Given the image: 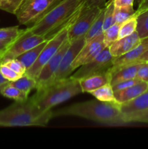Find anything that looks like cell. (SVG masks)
<instances>
[{
	"label": "cell",
	"mask_w": 148,
	"mask_h": 149,
	"mask_svg": "<svg viewBox=\"0 0 148 149\" xmlns=\"http://www.w3.org/2000/svg\"><path fill=\"white\" fill-rule=\"evenodd\" d=\"M141 42L142 39L139 37L137 32L135 31L129 36L117 39L108 47L113 58H118L137 47Z\"/></svg>",
	"instance_id": "obj_13"
},
{
	"label": "cell",
	"mask_w": 148,
	"mask_h": 149,
	"mask_svg": "<svg viewBox=\"0 0 148 149\" xmlns=\"http://www.w3.org/2000/svg\"><path fill=\"white\" fill-rule=\"evenodd\" d=\"M104 6L102 9L101 12L99 15L96 17L94 21L91 24V27L89 29L88 32L85 36L86 42L91 40L94 38L102 34L104 30H103V23H104Z\"/></svg>",
	"instance_id": "obj_21"
},
{
	"label": "cell",
	"mask_w": 148,
	"mask_h": 149,
	"mask_svg": "<svg viewBox=\"0 0 148 149\" xmlns=\"http://www.w3.org/2000/svg\"><path fill=\"white\" fill-rule=\"evenodd\" d=\"M102 7H91L81 10L79 15L75 18L68 29V39L70 42L85 36L96 17L99 15Z\"/></svg>",
	"instance_id": "obj_10"
},
{
	"label": "cell",
	"mask_w": 148,
	"mask_h": 149,
	"mask_svg": "<svg viewBox=\"0 0 148 149\" xmlns=\"http://www.w3.org/2000/svg\"><path fill=\"white\" fill-rule=\"evenodd\" d=\"M136 32L142 39L148 37V8L136 13Z\"/></svg>",
	"instance_id": "obj_24"
},
{
	"label": "cell",
	"mask_w": 148,
	"mask_h": 149,
	"mask_svg": "<svg viewBox=\"0 0 148 149\" xmlns=\"http://www.w3.org/2000/svg\"><path fill=\"white\" fill-rule=\"evenodd\" d=\"M10 84L29 95L33 89H36V79L25 74L22 75L18 79L10 81Z\"/></svg>",
	"instance_id": "obj_23"
},
{
	"label": "cell",
	"mask_w": 148,
	"mask_h": 149,
	"mask_svg": "<svg viewBox=\"0 0 148 149\" xmlns=\"http://www.w3.org/2000/svg\"><path fill=\"white\" fill-rule=\"evenodd\" d=\"M120 107L125 116L148 109V89L136 98L120 104Z\"/></svg>",
	"instance_id": "obj_17"
},
{
	"label": "cell",
	"mask_w": 148,
	"mask_h": 149,
	"mask_svg": "<svg viewBox=\"0 0 148 149\" xmlns=\"http://www.w3.org/2000/svg\"><path fill=\"white\" fill-rule=\"evenodd\" d=\"M106 3V0H83L81 10H86L91 7H103Z\"/></svg>",
	"instance_id": "obj_36"
},
{
	"label": "cell",
	"mask_w": 148,
	"mask_h": 149,
	"mask_svg": "<svg viewBox=\"0 0 148 149\" xmlns=\"http://www.w3.org/2000/svg\"><path fill=\"white\" fill-rule=\"evenodd\" d=\"M119 28L120 25L114 23L110 27L104 31L103 36H104V42L106 46H110L112 43L118 39Z\"/></svg>",
	"instance_id": "obj_29"
},
{
	"label": "cell",
	"mask_w": 148,
	"mask_h": 149,
	"mask_svg": "<svg viewBox=\"0 0 148 149\" xmlns=\"http://www.w3.org/2000/svg\"><path fill=\"white\" fill-rule=\"evenodd\" d=\"M142 1H143V0H135V1H136V4H137V7L139 5V4H141V3H142Z\"/></svg>",
	"instance_id": "obj_43"
},
{
	"label": "cell",
	"mask_w": 148,
	"mask_h": 149,
	"mask_svg": "<svg viewBox=\"0 0 148 149\" xmlns=\"http://www.w3.org/2000/svg\"><path fill=\"white\" fill-rule=\"evenodd\" d=\"M0 94L7 98L12 99L17 102L26 101L28 99V95L27 93L12 85L10 82L3 87Z\"/></svg>",
	"instance_id": "obj_22"
},
{
	"label": "cell",
	"mask_w": 148,
	"mask_h": 149,
	"mask_svg": "<svg viewBox=\"0 0 148 149\" xmlns=\"http://www.w3.org/2000/svg\"><path fill=\"white\" fill-rule=\"evenodd\" d=\"M46 39H48L45 36L35 34L29 31L28 29H26L23 34L13 41L0 55V63L7 59L17 58L26 51L37 46Z\"/></svg>",
	"instance_id": "obj_7"
},
{
	"label": "cell",
	"mask_w": 148,
	"mask_h": 149,
	"mask_svg": "<svg viewBox=\"0 0 148 149\" xmlns=\"http://www.w3.org/2000/svg\"><path fill=\"white\" fill-rule=\"evenodd\" d=\"M59 1L60 0H23L15 15L20 24L33 23Z\"/></svg>",
	"instance_id": "obj_6"
},
{
	"label": "cell",
	"mask_w": 148,
	"mask_h": 149,
	"mask_svg": "<svg viewBox=\"0 0 148 149\" xmlns=\"http://www.w3.org/2000/svg\"><path fill=\"white\" fill-rule=\"evenodd\" d=\"M97 100L103 102H110V103H118L115 97L114 91L110 84L103 85L96 90L90 92Z\"/></svg>",
	"instance_id": "obj_20"
},
{
	"label": "cell",
	"mask_w": 148,
	"mask_h": 149,
	"mask_svg": "<svg viewBox=\"0 0 148 149\" xmlns=\"http://www.w3.org/2000/svg\"><path fill=\"white\" fill-rule=\"evenodd\" d=\"M0 72L1 75L9 81H15L22 76L3 63H0Z\"/></svg>",
	"instance_id": "obj_33"
},
{
	"label": "cell",
	"mask_w": 148,
	"mask_h": 149,
	"mask_svg": "<svg viewBox=\"0 0 148 149\" xmlns=\"http://www.w3.org/2000/svg\"><path fill=\"white\" fill-rule=\"evenodd\" d=\"M125 118H126V120L128 124L131 123V122L148 123V109L136 112V113H131V114L126 115Z\"/></svg>",
	"instance_id": "obj_31"
},
{
	"label": "cell",
	"mask_w": 148,
	"mask_h": 149,
	"mask_svg": "<svg viewBox=\"0 0 148 149\" xmlns=\"http://www.w3.org/2000/svg\"><path fill=\"white\" fill-rule=\"evenodd\" d=\"M70 41L67 39L56 54L42 67L36 78V90H39L52 84L60 65L61 61L70 46Z\"/></svg>",
	"instance_id": "obj_9"
},
{
	"label": "cell",
	"mask_w": 148,
	"mask_h": 149,
	"mask_svg": "<svg viewBox=\"0 0 148 149\" xmlns=\"http://www.w3.org/2000/svg\"><path fill=\"white\" fill-rule=\"evenodd\" d=\"M48 39H46V41H44L42 43L39 44L37 46L31 48L29 50L26 51V52H24L23 54L20 55V56H18L17 58V59H18L24 65V66L26 67V70L28 69L30 67H31L32 65L34 64V63L36 62V60L39 58V55L41 54V51L43 50L44 47L46 45V42H47Z\"/></svg>",
	"instance_id": "obj_19"
},
{
	"label": "cell",
	"mask_w": 148,
	"mask_h": 149,
	"mask_svg": "<svg viewBox=\"0 0 148 149\" xmlns=\"http://www.w3.org/2000/svg\"><path fill=\"white\" fill-rule=\"evenodd\" d=\"M106 47L107 46L104 42L103 33L89 42H86L85 45L81 48L76 58L72 63V71H73L81 65L90 62Z\"/></svg>",
	"instance_id": "obj_11"
},
{
	"label": "cell",
	"mask_w": 148,
	"mask_h": 149,
	"mask_svg": "<svg viewBox=\"0 0 148 149\" xmlns=\"http://www.w3.org/2000/svg\"><path fill=\"white\" fill-rule=\"evenodd\" d=\"M147 49V45L141 42V43L137 47L133 48V49L130 50L129 52H126V53L121 55V56H119L118 58H114V59H113V66L117 67L128 65V64L135 63L136 60Z\"/></svg>",
	"instance_id": "obj_18"
},
{
	"label": "cell",
	"mask_w": 148,
	"mask_h": 149,
	"mask_svg": "<svg viewBox=\"0 0 148 149\" xmlns=\"http://www.w3.org/2000/svg\"><path fill=\"white\" fill-rule=\"evenodd\" d=\"M136 78L140 81L148 82V62L141 63Z\"/></svg>",
	"instance_id": "obj_34"
},
{
	"label": "cell",
	"mask_w": 148,
	"mask_h": 149,
	"mask_svg": "<svg viewBox=\"0 0 148 149\" xmlns=\"http://www.w3.org/2000/svg\"><path fill=\"white\" fill-rule=\"evenodd\" d=\"M142 43L145 44V45H147L148 46V37L145 38V39H142Z\"/></svg>",
	"instance_id": "obj_42"
},
{
	"label": "cell",
	"mask_w": 148,
	"mask_h": 149,
	"mask_svg": "<svg viewBox=\"0 0 148 149\" xmlns=\"http://www.w3.org/2000/svg\"><path fill=\"white\" fill-rule=\"evenodd\" d=\"M140 80H139L138 79L134 78V79H129V80H125V81H120V82L117 83V84H114L113 87V91L116 92V91H119V90H124V89L127 88V87H131V86L133 85L136 83L139 82Z\"/></svg>",
	"instance_id": "obj_35"
},
{
	"label": "cell",
	"mask_w": 148,
	"mask_h": 149,
	"mask_svg": "<svg viewBox=\"0 0 148 149\" xmlns=\"http://www.w3.org/2000/svg\"><path fill=\"white\" fill-rule=\"evenodd\" d=\"M83 0H60L33 23L28 30L35 34L49 36L56 33L82 5Z\"/></svg>",
	"instance_id": "obj_4"
},
{
	"label": "cell",
	"mask_w": 148,
	"mask_h": 149,
	"mask_svg": "<svg viewBox=\"0 0 148 149\" xmlns=\"http://www.w3.org/2000/svg\"><path fill=\"white\" fill-rule=\"evenodd\" d=\"M148 89V82L139 81L124 90L114 92L115 97L120 104L129 102L136 98Z\"/></svg>",
	"instance_id": "obj_16"
},
{
	"label": "cell",
	"mask_w": 148,
	"mask_h": 149,
	"mask_svg": "<svg viewBox=\"0 0 148 149\" xmlns=\"http://www.w3.org/2000/svg\"><path fill=\"white\" fill-rule=\"evenodd\" d=\"M13 41L10 40H0V55L8 47L9 45Z\"/></svg>",
	"instance_id": "obj_38"
},
{
	"label": "cell",
	"mask_w": 148,
	"mask_h": 149,
	"mask_svg": "<svg viewBox=\"0 0 148 149\" xmlns=\"http://www.w3.org/2000/svg\"><path fill=\"white\" fill-rule=\"evenodd\" d=\"M53 117L52 110L39 111L28 98L0 111V127H46Z\"/></svg>",
	"instance_id": "obj_2"
},
{
	"label": "cell",
	"mask_w": 148,
	"mask_h": 149,
	"mask_svg": "<svg viewBox=\"0 0 148 149\" xmlns=\"http://www.w3.org/2000/svg\"><path fill=\"white\" fill-rule=\"evenodd\" d=\"M148 8V0H143L142 1L140 4L137 7V10H136V13H139V12L142 11V10H145L146 9Z\"/></svg>",
	"instance_id": "obj_40"
},
{
	"label": "cell",
	"mask_w": 148,
	"mask_h": 149,
	"mask_svg": "<svg viewBox=\"0 0 148 149\" xmlns=\"http://www.w3.org/2000/svg\"><path fill=\"white\" fill-rule=\"evenodd\" d=\"M133 7H115L114 9V23L122 24L135 14Z\"/></svg>",
	"instance_id": "obj_26"
},
{
	"label": "cell",
	"mask_w": 148,
	"mask_h": 149,
	"mask_svg": "<svg viewBox=\"0 0 148 149\" xmlns=\"http://www.w3.org/2000/svg\"><path fill=\"white\" fill-rule=\"evenodd\" d=\"M0 63H3L4 65H7L8 67H10L11 69H12L13 71H16L17 73L20 74V75H23L25 74L26 71V67L24 66L23 63L19 61L17 58H12V59H7L5 61H2Z\"/></svg>",
	"instance_id": "obj_32"
},
{
	"label": "cell",
	"mask_w": 148,
	"mask_h": 149,
	"mask_svg": "<svg viewBox=\"0 0 148 149\" xmlns=\"http://www.w3.org/2000/svg\"><path fill=\"white\" fill-rule=\"evenodd\" d=\"M23 0H0V10L15 15Z\"/></svg>",
	"instance_id": "obj_30"
},
{
	"label": "cell",
	"mask_w": 148,
	"mask_h": 149,
	"mask_svg": "<svg viewBox=\"0 0 148 149\" xmlns=\"http://www.w3.org/2000/svg\"><path fill=\"white\" fill-rule=\"evenodd\" d=\"M120 106L118 103L93 100L75 103L53 111V116H75L108 126H122L128 122Z\"/></svg>",
	"instance_id": "obj_1"
},
{
	"label": "cell",
	"mask_w": 148,
	"mask_h": 149,
	"mask_svg": "<svg viewBox=\"0 0 148 149\" xmlns=\"http://www.w3.org/2000/svg\"><path fill=\"white\" fill-rule=\"evenodd\" d=\"M113 59L114 58L110 53V49L106 47L90 62L80 66L78 71L71 77L78 80L94 74L107 72L113 67Z\"/></svg>",
	"instance_id": "obj_8"
},
{
	"label": "cell",
	"mask_w": 148,
	"mask_h": 149,
	"mask_svg": "<svg viewBox=\"0 0 148 149\" xmlns=\"http://www.w3.org/2000/svg\"><path fill=\"white\" fill-rule=\"evenodd\" d=\"M144 62H148V49L141 55V56L136 60L135 63H140Z\"/></svg>",
	"instance_id": "obj_39"
},
{
	"label": "cell",
	"mask_w": 148,
	"mask_h": 149,
	"mask_svg": "<svg viewBox=\"0 0 148 149\" xmlns=\"http://www.w3.org/2000/svg\"><path fill=\"white\" fill-rule=\"evenodd\" d=\"M114 1L110 0L104 4V17L103 30H106L114 24Z\"/></svg>",
	"instance_id": "obj_28"
},
{
	"label": "cell",
	"mask_w": 148,
	"mask_h": 149,
	"mask_svg": "<svg viewBox=\"0 0 148 149\" xmlns=\"http://www.w3.org/2000/svg\"><path fill=\"white\" fill-rule=\"evenodd\" d=\"M25 29H20L18 26H12L0 29V40L14 41L21 34Z\"/></svg>",
	"instance_id": "obj_27"
},
{
	"label": "cell",
	"mask_w": 148,
	"mask_h": 149,
	"mask_svg": "<svg viewBox=\"0 0 148 149\" xmlns=\"http://www.w3.org/2000/svg\"><path fill=\"white\" fill-rule=\"evenodd\" d=\"M136 27H137V20H136V15L135 13L132 17L120 25L118 39L129 36L134 33L135 31H136Z\"/></svg>",
	"instance_id": "obj_25"
},
{
	"label": "cell",
	"mask_w": 148,
	"mask_h": 149,
	"mask_svg": "<svg viewBox=\"0 0 148 149\" xmlns=\"http://www.w3.org/2000/svg\"><path fill=\"white\" fill-rule=\"evenodd\" d=\"M80 93L82 90L79 81L68 77L36 90L30 99L39 111L46 112Z\"/></svg>",
	"instance_id": "obj_3"
},
{
	"label": "cell",
	"mask_w": 148,
	"mask_h": 149,
	"mask_svg": "<svg viewBox=\"0 0 148 149\" xmlns=\"http://www.w3.org/2000/svg\"><path fill=\"white\" fill-rule=\"evenodd\" d=\"M140 63H131L121 66L111 67L109 69L110 76V84L112 86L120 81L136 78V73L140 66Z\"/></svg>",
	"instance_id": "obj_14"
},
{
	"label": "cell",
	"mask_w": 148,
	"mask_h": 149,
	"mask_svg": "<svg viewBox=\"0 0 148 149\" xmlns=\"http://www.w3.org/2000/svg\"><path fill=\"white\" fill-rule=\"evenodd\" d=\"M10 82V81H9L8 80L4 78L2 75H1V72H0V93H1V90L3 89V87H4V86L7 85V84H9Z\"/></svg>",
	"instance_id": "obj_41"
},
{
	"label": "cell",
	"mask_w": 148,
	"mask_h": 149,
	"mask_svg": "<svg viewBox=\"0 0 148 149\" xmlns=\"http://www.w3.org/2000/svg\"><path fill=\"white\" fill-rule=\"evenodd\" d=\"M85 43V36H81V37L74 40L73 42H71L68 50L66 51L62 61H61L60 65L57 71L53 82L64 79L71 75V73L73 72L72 68H71L72 63L73 62L75 58L78 55V52L84 47Z\"/></svg>",
	"instance_id": "obj_12"
},
{
	"label": "cell",
	"mask_w": 148,
	"mask_h": 149,
	"mask_svg": "<svg viewBox=\"0 0 148 149\" xmlns=\"http://www.w3.org/2000/svg\"><path fill=\"white\" fill-rule=\"evenodd\" d=\"M78 81H79L82 93H89L92 90H96L102 86L110 84V76L109 70L105 73L94 74V75L80 79Z\"/></svg>",
	"instance_id": "obj_15"
},
{
	"label": "cell",
	"mask_w": 148,
	"mask_h": 149,
	"mask_svg": "<svg viewBox=\"0 0 148 149\" xmlns=\"http://www.w3.org/2000/svg\"><path fill=\"white\" fill-rule=\"evenodd\" d=\"M115 7H133L135 0H113Z\"/></svg>",
	"instance_id": "obj_37"
},
{
	"label": "cell",
	"mask_w": 148,
	"mask_h": 149,
	"mask_svg": "<svg viewBox=\"0 0 148 149\" xmlns=\"http://www.w3.org/2000/svg\"><path fill=\"white\" fill-rule=\"evenodd\" d=\"M81 6L75 12L72 17L67 22V23H65L62 27H61L56 33H54L52 37L48 39L47 42L44 47L43 50L39 55L38 59L31 67L26 70L25 74L36 79L42 67L51 59V58H52L57 52V51L60 49L65 41L68 39V29L73 22L81 13Z\"/></svg>",
	"instance_id": "obj_5"
}]
</instances>
